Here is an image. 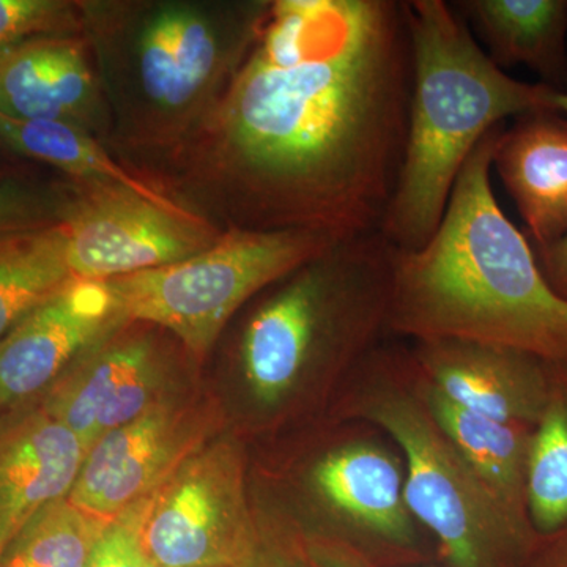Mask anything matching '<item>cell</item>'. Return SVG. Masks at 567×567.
I'll use <instances>...</instances> for the list:
<instances>
[{"label":"cell","mask_w":567,"mask_h":567,"mask_svg":"<svg viewBox=\"0 0 567 567\" xmlns=\"http://www.w3.org/2000/svg\"><path fill=\"white\" fill-rule=\"evenodd\" d=\"M410 93L405 2L274 0L199 128L130 171L224 233H380L404 164Z\"/></svg>","instance_id":"obj_1"},{"label":"cell","mask_w":567,"mask_h":567,"mask_svg":"<svg viewBox=\"0 0 567 567\" xmlns=\"http://www.w3.org/2000/svg\"><path fill=\"white\" fill-rule=\"evenodd\" d=\"M503 130L487 133L466 159L431 240L415 251L394 248L388 330L413 342L461 339L567 361V300L492 192Z\"/></svg>","instance_id":"obj_2"},{"label":"cell","mask_w":567,"mask_h":567,"mask_svg":"<svg viewBox=\"0 0 567 567\" xmlns=\"http://www.w3.org/2000/svg\"><path fill=\"white\" fill-rule=\"evenodd\" d=\"M111 117L107 151L132 167L173 152L221 102L274 0H78Z\"/></svg>","instance_id":"obj_3"},{"label":"cell","mask_w":567,"mask_h":567,"mask_svg":"<svg viewBox=\"0 0 567 567\" xmlns=\"http://www.w3.org/2000/svg\"><path fill=\"white\" fill-rule=\"evenodd\" d=\"M394 252L380 233L334 241L245 306L235 358L260 415H281L315 388L338 401L390 334Z\"/></svg>","instance_id":"obj_4"},{"label":"cell","mask_w":567,"mask_h":567,"mask_svg":"<svg viewBox=\"0 0 567 567\" xmlns=\"http://www.w3.org/2000/svg\"><path fill=\"white\" fill-rule=\"evenodd\" d=\"M412 93L404 164L380 234L399 251L439 229L462 167L507 117L548 111L554 89L496 66L445 0H405Z\"/></svg>","instance_id":"obj_5"},{"label":"cell","mask_w":567,"mask_h":567,"mask_svg":"<svg viewBox=\"0 0 567 567\" xmlns=\"http://www.w3.org/2000/svg\"><path fill=\"white\" fill-rule=\"evenodd\" d=\"M333 415L365 421L393 440L404 457L406 503L447 567L527 563L539 537L492 494L436 423L410 347H375L346 383Z\"/></svg>","instance_id":"obj_6"},{"label":"cell","mask_w":567,"mask_h":567,"mask_svg":"<svg viewBox=\"0 0 567 567\" xmlns=\"http://www.w3.org/2000/svg\"><path fill=\"white\" fill-rule=\"evenodd\" d=\"M334 241L308 230H226L189 259L106 282L126 319L162 328L200 361L256 295Z\"/></svg>","instance_id":"obj_7"},{"label":"cell","mask_w":567,"mask_h":567,"mask_svg":"<svg viewBox=\"0 0 567 567\" xmlns=\"http://www.w3.org/2000/svg\"><path fill=\"white\" fill-rule=\"evenodd\" d=\"M334 429L305 470L309 502L323 520L319 536L363 554L377 567L415 563L423 527L405 496V464L375 425L334 416Z\"/></svg>","instance_id":"obj_8"},{"label":"cell","mask_w":567,"mask_h":567,"mask_svg":"<svg viewBox=\"0 0 567 567\" xmlns=\"http://www.w3.org/2000/svg\"><path fill=\"white\" fill-rule=\"evenodd\" d=\"M259 536L244 445L230 435L210 440L152 495L141 532L155 567H235Z\"/></svg>","instance_id":"obj_9"},{"label":"cell","mask_w":567,"mask_h":567,"mask_svg":"<svg viewBox=\"0 0 567 567\" xmlns=\"http://www.w3.org/2000/svg\"><path fill=\"white\" fill-rule=\"evenodd\" d=\"M65 233L74 278L110 281L189 259L224 230L189 208L166 207L110 183L80 182Z\"/></svg>","instance_id":"obj_10"},{"label":"cell","mask_w":567,"mask_h":567,"mask_svg":"<svg viewBox=\"0 0 567 567\" xmlns=\"http://www.w3.org/2000/svg\"><path fill=\"white\" fill-rule=\"evenodd\" d=\"M153 324H123L71 365L48 391L43 412L70 429L85 451L169 399L174 361Z\"/></svg>","instance_id":"obj_11"},{"label":"cell","mask_w":567,"mask_h":567,"mask_svg":"<svg viewBox=\"0 0 567 567\" xmlns=\"http://www.w3.org/2000/svg\"><path fill=\"white\" fill-rule=\"evenodd\" d=\"M213 427L212 412L166 399L99 440L66 498L92 516L112 520L155 494L210 442Z\"/></svg>","instance_id":"obj_12"},{"label":"cell","mask_w":567,"mask_h":567,"mask_svg":"<svg viewBox=\"0 0 567 567\" xmlns=\"http://www.w3.org/2000/svg\"><path fill=\"white\" fill-rule=\"evenodd\" d=\"M128 322L106 281L73 279L0 339V409L54 385Z\"/></svg>","instance_id":"obj_13"},{"label":"cell","mask_w":567,"mask_h":567,"mask_svg":"<svg viewBox=\"0 0 567 567\" xmlns=\"http://www.w3.org/2000/svg\"><path fill=\"white\" fill-rule=\"evenodd\" d=\"M0 114L80 126L106 145L111 117L84 35H52L0 52Z\"/></svg>","instance_id":"obj_14"},{"label":"cell","mask_w":567,"mask_h":567,"mask_svg":"<svg viewBox=\"0 0 567 567\" xmlns=\"http://www.w3.org/2000/svg\"><path fill=\"white\" fill-rule=\"evenodd\" d=\"M410 350L425 382L457 405L532 427L543 415L550 368L536 354L461 339H425Z\"/></svg>","instance_id":"obj_15"},{"label":"cell","mask_w":567,"mask_h":567,"mask_svg":"<svg viewBox=\"0 0 567 567\" xmlns=\"http://www.w3.org/2000/svg\"><path fill=\"white\" fill-rule=\"evenodd\" d=\"M85 456L78 436L43 410L0 431V555L41 509L70 495Z\"/></svg>","instance_id":"obj_16"},{"label":"cell","mask_w":567,"mask_h":567,"mask_svg":"<svg viewBox=\"0 0 567 567\" xmlns=\"http://www.w3.org/2000/svg\"><path fill=\"white\" fill-rule=\"evenodd\" d=\"M496 174L516 203L536 248L567 234V121L557 112L522 115L496 140Z\"/></svg>","instance_id":"obj_17"},{"label":"cell","mask_w":567,"mask_h":567,"mask_svg":"<svg viewBox=\"0 0 567 567\" xmlns=\"http://www.w3.org/2000/svg\"><path fill=\"white\" fill-rule=\"evenodd\" d=\"M450 3L499 69L527 65L551 89L565 78L566 0H456Z\"/></svg>","instance_id":"obj_18"},{"label":"cell","mask_w":567,"mask_h":567,"mask_svg":"<svg viewBox=\"0 0 567 567\" xmlns=\"http://www.w3.org/2000/svg\"><path fill=\"white\" fill-rule=\"evenodd\" d=\"M416 377L425 405L447 439L503 506L528 520L527 465L532 425L505 423L473 412L436 391L425 382L417 368Z\"/></svg>","instance_id":"obj_19"},{"label":"cell","mask_w":567,"mask_h":567,"mask_svg":"<svg viewBox=\"0 0 567 567\" xmlns=\"http://www.w3.org/2000/svg\"><path fill=\"white\" fill-rule=\"evenodd\" d=\"M0 145L33 162L50 164L73 181L110 183L140 193L153 203L182 207L123 166L102 141L63 122L18 121L0 114Z\"/></svg>","instance_id":"obj_20"},{"label":"cell","mask_w":567,"mask_h":567,"mask_svg":"<svg viewBox=\"0 0 567 567\" xmlns=\"http://www.w3.org/2000/svg\"><path fill=\"white\" fill-rule=\"evenodd\" d=\"M550 394L533 425L527 465V514L537 537L567 528V369L551 363Z\"/></svg>","instance_id":"obj_21"},{"label":"cell","mask_w":567,"mask_h":567,"mask_svg":"<svg viewBox=\"0 0 567 567\" xmlns=\"http://www.w3.org/2000/svg\"><path fill=\"white\" fill-rule=\"evenodd\" d=\"M73 279L65 224L0 238V339Z\"/></svg>","instance_id":"obj_22"},{"label":"cell","mask_w":567,"mask_h":567,"mask_svg":"<svg viewBox=\"0 0 567 567\" xmlns=\"http://www.w3.org/2000/svg\"><path fill=\"white\" fill-rule=\"evenodd\" d=\"M110 522L58 499L11 539L0 567H85Z\"/></svg>","instance_id":"obj_23"},{"label":"cell","mask_w":567,"mask_h":567,"mask_svg":"<svg viewBox=\"0 0 567 567\" xmlns=\"http://www.w3.org/2000/svg\"><path fill=\"white\" fill-rule=\"evenodd\" d=\"M80 182L40 181L0 171V238L63 226L73 213Z\"/></svg>","instance_id":"obj_24"},{"label":"cell","mask_w":567,"mask_h":567,"mask_svg":"<svg viewBox=\"0 0 567 567\" xmlns=\"http://www.w3.org/2000/svg\"><path fill=\"white\" fill-rule=\"evenodd\" d=\"M78 0H0V52L52 35H80Z\"/></svg>","instance_id":"obj_25"},{"label":"cell","mask_w":567,"mask_h":567,"mask_svg":"<svg viewBox=\"0 0 567 567\" xmlns=\"http://www.w3.org/2000/svg\"><path fill=\"white\" fill-rule=\"evenodd\" d=\"M152 495L112 518L85 567H155L142 546L141 532Z\"/></svg>","instance_id":"obj_26"},{"label":"cell","mask_w":567,"mask_h":567,"mask_svg":"<svg viewBox=\"0 0 567 567\" xmlns=\"http://www.w3.org/2000/svg\"><path fill=\"white\" fill-rule=\"evenodd\" d=\"M286 537L267 527L260 518V536L256 547L235 567H305L303 547Z\"/></svg>","instance_id":"obj_27"},{"label":"cell","mask_w":567,"mask_h":567,"mask_svg":"<svg viewBox=\"0 0 567 567\" xmlns=\"http://www.w3.org/2000/svg\"><path fill=\"white\" fill-rule=\"evenodd\" d=\"M301 547L305 567H377L363 554L338 540L306 537Z\"/></svg>","instance_id":"obj_28"},{"label":"cell","mask_w":567,"mask_h":567,"mask_svg":"<svg viewBox=\"0 0 567 567\" xmlns=\"http://www.w3.org/2000/svg\"><path fill=\"white\" fill-rule=\"evenodd\" d=\"M536 259L551 289L567 300V234L555 244L536 248Z\"/></svg>","instance_id":"obj_29"},{"label":"cell","mask_w":567,"mask_h":567,"mask_svg":"<svg viewBox=\"0 0 567 567\" xmlns=\"http://www.w3.org/2000/svg\"><path fill=\"white\" fill-rule=\"evenodd\" d=\"M548 111L566 112L567 114V91H551L547 102Z\"/></svg>","instance_id":"obj_30"},{"label":"cell","mask_w":567,"mask_h":567,"mask_svg":"<svg viewBox=\"0 0 567 567\" xmlns=\"http://www.w3.org/2000/svg\"><path fill=\"white\" fill-rule=\"evenodd\" d=\"M548 567H567V544L558 551L557 557L551 559L550 566Z\"/></svg>","instance_id":"obj_31"}]
</instances>
